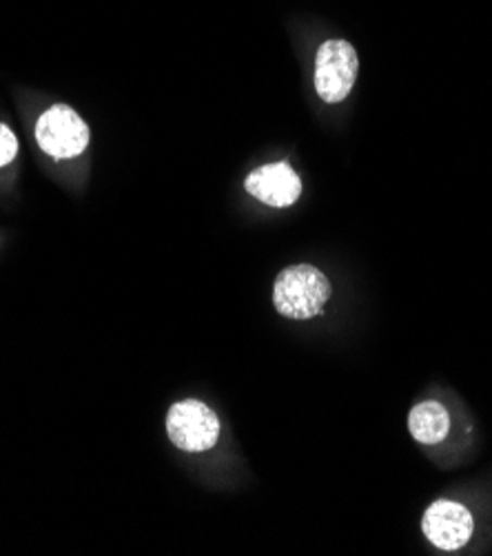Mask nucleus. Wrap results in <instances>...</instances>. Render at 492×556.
Returning <instances> with one entry per match:
<instances>
[{
  "label": "nucleus",
  "mask_w": 492,
  "mask_h": 556,
  "mask_svg": "<svg viewBox=\"0 0 492 556\" xmlns=\"http://www.w3.org/2000/svg\"><path fill=\"white\" fill-rule=\"evenodd\" d=\"M328 298H331V285L326 275L308 264L285 268L273 287V304L280 315L291 319L319 315Z\"/></svg>",
  "instance_id": "1"
},
{
  "label": "nucleus",
  "mask_w": 492,
  "mask_h": 556,
  "mask_svg": "<svg viewBox=\"0 0 492 556\" xmlns=\"http://www.w3.org/2000/svg\"><path fill=\"white\" fill-rule=\"evenodd\" d=\"M357 51L346 40H326L315 55V89L324 102H342L357 78Z\"/></svg>",
  "instance_id": "2"
},
{
  "label": "nucleus",
  "mask_w": 492,
  "mask_h": 556,
  "mask_svg": "<svg viewBox=\"0 0 492 556\" xmlns=\"http://www.w3.org/2000/svg\"><path fill=\"white\" fill-rule=\"evenodd\" d=\"M167 432L176 448L185 453L211 451L220 437L217 415L198 400H185L169 408Z\"/></svg>",
  "instance_id": "3"
},
{
  "label": "nucleus",
  "mask_w": 492,
  "mask_h": 556,
  "mask_svg": "<svg viewBox=\"0 0 492 556\" xmlns=\"http://www.w3.org/2000/svg\"><path fill=\"white\" fill-rule=\"evenodd\" d=\"M36 140L47 155L56 160H70L87 149L89 127L72 106L56 104L47 109L38 118Z\"/></svg>",
  "instance_id": "4"
},
{
  "label": "nucleus",
  "mask_w": 492,
  "mask_h": 556,
  "mask_svg": "<svg viewBox=\"0 0 492 556\" xmlns=\"http://www.w3.org/2000/svg\"><path fill=\"white\" fill-rule=\"evenodd\" d=\"M421 530L434 547L451 552L468 543L475 530V521L466 506L449 502V498H440V502H434L426 510L421 519Z\"/></svg>",
  "instance_id": "5"
},
{
  "label": "nucleus",
  "mask_w": 492,
  "mask_h": 556,
  "mask_svg": "<svg viewBox=\"0 0 492 556\" xmlns=\"http://www.w3.org/2000/svg\"><path fill=\"white\" fill-rule=\"evenodd\" d=\"M247 191L268 206L285 208L300 200L302 180L289 162H273L247 178Z\"/></svg>",
  "instance_id": "6"
},
{
  "label": "nucleus",
  "mask_w": 492,
  "mask_h": 556,
  "mask_svg": "<svg viewBox=\"0 0 492 556\" xmlns=\"http://www.w3.org/2000/svg\"><path fill=\"white\" fill-rule=\"evenodd\" d=\"M411 434L424 443V446H434L442 443L451 428L449 410L440 402H421L408 415Z\"/></svg>",
  "instance_id": "7"
},
{
  "label": "nucleus",
  "mask_w": 492,
  "mask_h": 556,
  "mask_svg": "<svg viewBox=\"0 0 492 556\" xmlns=\"http://www.w3.org/2000/svg\"><path fill=\"white\" fill-rule=\"evenodd\" d=\"M18 153V140L10 127L0 125V166L10 164Z\"/></svg>",
  "instance_id": "8"
}]
</instances>
